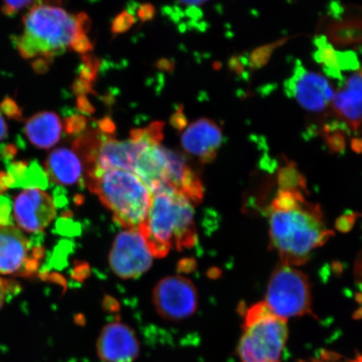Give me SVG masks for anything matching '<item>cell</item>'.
Returning <instances> with one entry per match:
<instances>
[{"label":"cell","instance_id":"cell-1","mask_svg":"<svg viewBox=\"0 0 362 362\" xmlns=\"http://www.w3.org/2000/svg\"><path fill=\"white\" fill-rule=\"evenodd\" d=\"M269 223L270 247L284 264L293 267L305 264L315 248L334 236L325 226L320 207L305 197L291 207H270Z\"/></svg>","mask_w":362,"mask_h":362},{"label":"cell","instance_id":"cell-2","mask_svg":"<svg viewBox=\"0 0 362 362\" xmlns=\"http://www.w3.org/2000/svg\"><path fill=\"white\" fill-rule=\"evenodd\" d=\"M193 204L170 187L151 193L146 219L139 226L152 256L160 259L172 248H192L197 242Z\"/></svg>","mask_w":362,"mask_h":362},{"label":"cell","instance_id":"cell-3","mask_svg":"<svg viewBox=\"0 0 362 362\" xmlns=\"http://www.w3.org/2000/svg\"><path fill=\"white\" fill-rule=\"evenodd\" d=\"M86 180L90 191L112 211L117 223L127 229L139 230L151 206V192L137 175L110 169L94 171Z\"/></svg>","mask_w":362,"mask_h":362},{"label":"cell","instance_id":"cell-4","mask_svg":"<svg viewBox=\"0 0 362 362\" xmlns=\"http://www.w3.org/2000/svg\"><path fill=\"white\" fill-rule=\"evenodd\" d=\"M24 33L17 40L21 55L25 59L52 60L70 47L80 33L76 16L51 4L34 6L24 18Z\"/></svg>","mask_w":362,"mask_h":362},{"label":"cell","instance_id":"cell-5","mask_svg":"<svg viewBox=\"0 0 362 362\" xmlns=\"http://www.w3.org/2000/svg\"><path fill=\"white\" fill-rule=\"evenodd\" d=\"M288 338V321L272 313L264 301L246 312L238 355L241 362H281Z\"/></svg>","mask_w":362,"mask_h":362},{"label":"cell","instance_id":"cell-6","mask_svg":"<svg viewBox=\"0 0 362 362\" xmlns=\"http://www.w3.org/2000/svg\"><path fill=\"white\" fill-rule=\"evenodd\" d=\"M272 313L285 320L311 315V288L307 276L279 262L271 274L264 301Z\"/></svg>","mask_w":362,"mask_h":362},{"label":"cell","instance_id":"cell-7","mask_svg":"<svg viewBox=\"0 0 362 362\" xmlns=\"http://www.w3.org/2000/svg\"><path fill=\"white\" fill-rule=\"evenodd\" d=\"M198 303L196 286L183 276H168L153 288V304L157 314L169 322H180L189 318L196 313Z\"/></svg>","mask_w":362,"mask_h":362},{"label":"cell","instance_id":"cell-8","mask_svg":"<svg viewBox=\"0 0 362 362\" xmlns=\"http://www.w3.org/2000/svg\"><path fill=\"white\" fill-rule=\"evenodd\" d=\"M285 93L302 108L311 113H321L332 106L334 92L327 76L308 70L298 63L284 83Z\"/></svg>","mask_w":362,"mask_h":362},{"label":"cell","instance_id":"cell-9","mask_svg":"<svg viewBox=\"0 0 362 362\" xmlns=\"http://www.w3.org/2000/svg\"><path fill=\"white\" fill-rule=\"evenodd\" d=\"M152 257L139 230L127 229L117 234L108 261L117 277L136 279L151 269Z\"/></svg>","mask_w":362,"mask_h":362},{"label":"cell","instance_id":"cell-10","mask_svg":"<svg viewBox=\"0 0 362 362\" xmlns=\"http://www.w3.org/2000/svg\"><path fill=\"white\" fill-rule=\"evenodd\" d=\"M56 206L49 194L37 188L23 191L13 202V217L25 232L39 233L52 223Z\"/></svg>","mask_w":362,"mask_h":362},{"label":"cell","instance_id":"cell-11","mask_svg":"<svg viewBox=\"0 0 362 362\" xmlns=\"http://www.w3.org/2000/svg\"><path fill=\"white\" fill-rule=\"evenodd\" d=\"M96 351L103 362H134L140 352L137 334L129 325L112 321L104 325L97 339Z\"/></svg>","mask_w":362,"mask_h":362},{"label":"cell","instance_id":"cell-12","mask_svg":"<svg viewBox=\"0 0 362 362\" xmlns=\"http://www.w3.org/2000/svg\"><path fill=\"white\" fill-rule=\"evenodd\" d=\"M223 143V132L216 122L201 119L187 127L181 136V146L188 155L198 158L202 164L215 160Z\"/></svg>","mask_w":362,"mask_h":362},{"label":"cell","instance_id":"cell-13","mask_svg":"<svg viewBox=\"0 0 362 362\" xmlns=\"http://www.w3.org/2000/svg\"><path fill=\"white\" fill-rule=\"evenodd\" d=\"M334 115L348 129L357 131L362 126V68L356 71L334 93L332 103Z\"/></svg>","mask_w":362,"mask_h":362},{"label":"cell","instance_id":"cell-14","mask_svg":"<svg viewBox=\"0 0 362 362\" xmlns=\"http://www.w3.org/2000/svg\"><path fill=\"white\" fill-rule=\"evenodd\" d=\"M30 243L16 226H0V274H20L29 264Z\"/></svg>","mask_w":362,"mask_h":362},{"label":"cell","instance_id":"cell-15","mask_svg":"<svg viewBox=\"0 0 362 362\" xmlns=\"http://www.w3.org/2000/svg\"><path fill=\"white\" fill-rule=\"evenodd\" d=\"M166 187L182 194L192 204H200L203 200L204 191L200 177L189 164L187 158L178 152L169 151Z\"/></svg>","mask_w":362,"mask_h":362},{"label":"cell","instance_id":"cell-16","mask_svg":"<svg viewBox=\"0 0 362 362\" xmlns=\"http://www.w3.org/2000/svg\"><path fill=\"white\" fill-rule=\"evenodd\" d=\"M170 149L153 144L140 153L133 173L143 181L151 193L166 187V170Z\"/></svg>","mask_w":362,"mask_h":362},{"label":"cell","instance_id":"cell-17","mask_svg":"<svg viewBox=\"0 0 362 362\" xmlns=\"http://www.w3.org/2000/svg\"><path fill=\"white\" fill-rule=\"evenodd\" d=\"M45 168L49 178L64 185L79 182L84 173L83 164L78 153L68 148H58L49 153Z\"/></svg>","mask_w":362,"mask_h":362},{"label":"cell","instance_id":"cell-18","mask_svg":"<svg viewBox=\"0 0 362 362\" xmlns=\"http://www.w3.org/2000/svg\"><path fill=\"white\" fill-rule=\"evenodd\" d=\"M25 131L29 141L35 147L52 148L61 139L62 121L56 112H40L27 120Z\"/></svg>","mask_w":362,"mask_h":362},{"label":"cell","instance_id":"cell-19","mask_svg":"<svg viewBox=\"0 0 362 362\" xmlns=\"http://www.w3.org/2000/svg\"><path fill=\"white\" fill-rule=\"evenodd\" d=\"M315 45L317 47V51L315 53V60L322 66L327 74L332 78L341 80V70L350 69L356 66L355 55L337 52L324 36L317 38Z\"/></svg>","mask_w":362,"mask_h":362},{"label":"cell","instance_id":"cell-20","mask_svg":"<svg viewBox=\"0 0 362 362\" xmlns=\"http://www.w3.org/2000/svg\"><path fill=\"white\" fill-rule=\"evenodd\" d=\"M278 181L280 189L284 191L302 192L306 189V182L296 165L291 163L279 172Z\"/></svg>","mask_w":362,"mask_h":362},{"label":"cell","instance_id":"cell-21","mask_svg":"<svg viewBox=\"0 0 362 362\" xmlns=\"http://www.w3.org/2000/svg\"><path fill=\"white\" fill-rule=\"evenodd\" d=\"M100 60L96 57L87 54L83 57V64L80 68V78L93 84L97 80Z\"/></svg>","mask_w":362,"mask_h":362},{"label":"cell","instance_id":"cell-22","mask_svg":"<svg viewBox=\"0 0 362 362\" xmlns=\"http://www.w3.org/2000/svg\"><path fill=\"white\" fill-rule=\"evenodd\" d=\"M135 23V18L129 11H123L119 13L112 21L111 30L113 34H124L132 28Z\"/></svg>","mask_w":362,"mask_h":362},{"label":"cell","instance_id":"cell-23","mask_svg":"<svg viewBox=\"0 0 362 362\" xmlns=\"http://www.w3.org/2000/svg\"><path fill=\"white\" fill-rule=\"evenodd\" d=\"M87 126V119L81 115H75L67 117L65 123L66 132L69 134H80L83 132Z\"/></svg>","mask_w":362,"mask_h":362},{"label":"cell","instance_id":"cell-24","mask_svg":"<svg viewBox=\"0 0 362 362\" xmlns=\"http://www.w3.org/2000/svg\"><path fill=\"white\" fill-rule=\"evenodd\" d=\"M70 48L76 53L81 55H87L93 49V44L90 42L88 35L86 34H78L75 39L72 40Z\"/></svg>","mask_w":362,"mask_h":362},{"label":"cell","instance_id":"cell-25","mask_svg":"<svg viewBox=\"0 0 362 362\" xmlns=\"http://www.w3.org/2000/svg\"><path fill=\"white\" fill-rule=\"evenodd\" d=\"M2 11L7 16H12L29 6L33 0H2Z\"/></svg>","mask_w":362,"mask_h":362},{"label":"cell","instance_id":"cell-26","mask_svg":"<svg viewBox=\"0 0 362 362\" xmlns=\"http://www.w3.org/2000/svg\"><path fill=\"white\" fill-rule=\"evenodd\" d=\"M0 110L8 117L13 119H20L22 117L21 107L11 98H6L0 104Z\"/></svg>","mask_w":362,"mask_h":362},{"label":"cell","instance_id":"cell-27","mask_svg":"<svg viewBox=\"0 0 362 362\" xmlns=\"http://www.w3.org/2000/svg\"><path fill=\"white\" fill-rule=\"evenodd\" d=\"M170 123L174 129L179 131L187 128L188 119L187 116L185 115L182 107H179L174 115L170 117Z\"/></svg>","mask_w":362,"mask_h":362},{"label":"cell","instance_id":"cell-28","mask_svg":"<svg viewBox=\"0 0 362 362\" xmlns=\"http://www.w3.org/2000/svg\"><path fill=\"white\" fill-rule=\"evenodd\" d=\"M156 16V8L149 3L142 4L137 10V17L141 22L152 21Z\"/></svg>","mask_w":362,"mask_h":362},{"label":"cell","instance_id":"cell-29","mask_svg":"<svg viewBox=\"0 0 362 362\" xmlns=\"http://www.w3.org/2000/svg\"><path fill=\"white\" fill-rule=\"evenodd\" d=\"M72 89H74V93L78 95V96H86L87 94L94 93L93 84L80 78L74 81Z\"/></svg>","mask_w":362,"mask_h":362},{"label":"cell","instance_id":"cell-30","mask_svg":"<svg viewBox=\"0 0 362 362\" xmlns=\"http://www.w3.org/2000/svg\"><path fill=\"white\" fill-rule=\"evenodd\" d=\"M98 131L103 135L110 136L112 137V135L115 133V124L110 117H104L102 119L98 121Z\"/></svg>","mask_w":362,"mask_h":362},{"label":"cell","instance_id":"cell-31","mask_svg":"<svg viewBox=\"0 0 362 362\" xmlns=\"http://www.w3.org/2000/svg\"><path fill=\"white\" fill-rule=\"evenodd\" d=\"M76 107L81 113L85 115H92L95 112V107L87 96H78Z\"/></svg>","mask_w":362,"mask_h":362},{"label":"cell","instance_id":"cell-32","mask_svg":"<svg viewBox=\"0 0 362 362\" xmlns=\"http://www.w3.org/2000/svg\"><path fill=\"white\" fill-rule=\"evenodd\" d=\"M76 19L80 33L87 35L90 26H92V21H90L89 16L87 13H80L78 16H76Z\"/></svg>","mask_w":362,"mask_h":362},{"label":"cell","instance_id":"cell-33","mask_svg":"<svg viewBox=\"0 0 362 362\" xmlns=\"http://www.w3.org/2000/svg\"><path fill=\"white\" fill-rule=\"evenodd\" d=\"M8 217H10L8 201L6 198L0 197V224H1V226L7 225L6 221Z\"/></svg>","mask_w":362,"mask_h":362},{"label":"cell","instance_id":"cell-34","mask_svg":"<svg viewBox=\"0 0 362 362\" xmlns=\"http://www.w3.org/2000/svg\"><path fill=\"white\" fill-rule=\"evenodd\" d=\"M354 216H341V218H339L337 223V228L341 232H348L354 223Z\"/></svg>","mask_w":362,"mask_h":362},{"label":"cell","instance_id":"cell-35","mask_svg":"<svg viewBox=\"0 0 362 362\" xmlns=\"http://www.w3.org/2000/svg\"><path fill=\"white\" fill-rule=\"evenodd\" d=\"M11 291L10 285L7 283L6 279L0 278V309L3 307L4 302H6L8 293Z\"/></svg>","mask_w":362,"mask_h":362},{"label":"cell","instance_id":"cell-36","mask_svg":"<svg viewBox=\"0 0 362 362\" xmlns=\"http://www.w3.org/2000/svg\"><path fill=\"white\" fill-rule=\"evenodd\" d=\"M157 66L162 71H170L174 69V64L167 59H162L157 63Z\"/></svg>","mask_w":362,"mask_h":362},{"label":"cell","instance_id":"cell-37","mask_svg":"<svg viewBox=\"0 0 362 362\" xmlns=\"http://www.w3.org/2000/svg\"><path fill=\"white\" fill-rule=\"evenodd\" d=\"M8 135V125L4 121V117L0 115V142L6 139Z\"/></svg>","mask_w":362,"mask_h":362},{"label":"cell","instance_id":"cell-38","mask_svg":"<svg viewBox=\"0 0 362 362\" xmlns=\"http://www.w3.org/2000/svg\"><path fill=\"white\" fill-rule=\"evenodd\" d=\"M180 4H185V6H189V7H197L202 6V4L206 3L208 0H178Z\"/></svg>","mask_w":362,"mask_h":362},{"label":"cell","instance_id":"cell-39","mask_svg":"<svg viewBox=\"0 0 362 362\" xmlns=\"http://www.w3.org/2000/svg\"><path fill=\"white\" fill-rule=\"evenodd\" d=\"M351 362H362V355L357 356L354 361H352Z\"/></svg>","mask_w":362,"mask_h":362}]
</instances>
